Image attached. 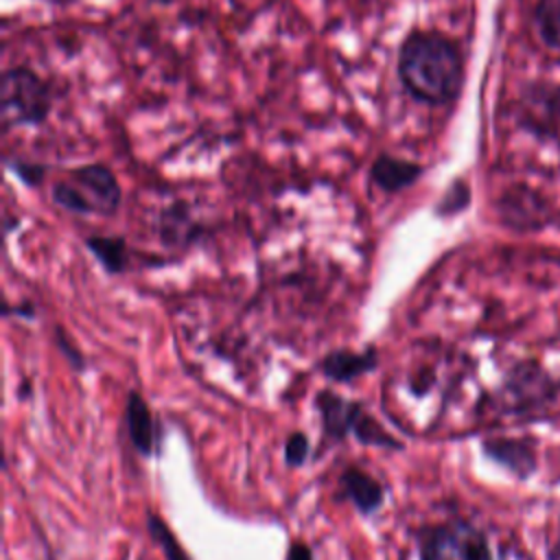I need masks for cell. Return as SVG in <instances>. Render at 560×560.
<instances>
[{"label":"cell","mask_w":560,"mask_h":560,"mask_svg":"<svg viewBox=\"0 0 560 560\" xmlns=\"http://www.w3.org/2000/svg\"><path fill=\"white\" fill-rule=\"evenodd\" d=\"M287 560H313V551L306 542L295 540L287 551Z\"/></svg>","instance_id":"17"},{"label":"cell","mask_w":560,"mask_h":560,"mask_svg":"<svg viewBox=\"0 0 560 560\" xmlns=\"http://www.w3.org/2000/svg\"><path fill=\"white\" fill-rule=\"evenodd\" d=\"M55 337H57V346H59V350L66 354V359H68L77 370H83V365H85L83 354L74 348L72 339H68V337L63 335V330H61V328H57V330H55Z\"/></svg>","instance_id":"16"},{"label":"cell","mask_w":560,"mask_h":560,"mask_svg":"<svg viewBox=\"0 0 560 560\" xmlns=\"http://www.w3.org/2000/svg\"><path fill=\"white\" fill-rule=\"evenodd\" d=\"M420 177V166L394 155H381L372 164V179L387 192H396Z\"/></svg>","instance_id":"9"},{"label":"cell","mask_w":560,"mask_h":560,"mask_svg":"<svg viewBox=\"0 0 560 560\" xmlns=\"http://www.w3.org/2000/svg\"><path fill=\"white\" fill-rule=\"evenodd\" d=\"M125 424L131 444L138 453L151 455L155 451L158 438H155V420L151 416V409L147 400L138 392H129L125 400Z\"/></svg>","instance_id":"6"},{"label":"cell","mask_w":560,"mask_h":560,"mask_svg":"<svg viewBox=\"0 0 560 560\" xmlns=\"http://www.w3.org/2000/svg\"><path fill=\"white\" fill-rule=\"evenodd\" d=\"M486 455L497 459L499 464L508 466L516 475H527L534 468V455L529 446L516 440H490L483 444Z\"/></svg>","instance_id":"10"},{"label":"cell","mask_w":560,"mask_h":560,"mask_svg":"<svg viewBox=\"0 0 560 560\" xmlns=\"http://www.w3.org/2000/svg\"><path fill=\"white\" fill-rule=\"evenodd\" d=\"M0 107L4 125L39 122L50 109V92L28 68H11L2 74Z\"/></svg>","instance_id":"3"},{"label":"cell","mask_w":560,"mask_h":560,"mask_svg":"<svg viewBox=\"0 0 560 560\" xmlns=\"http://www.w3.org/2000/svg\"><path fill=\"white\" fill-rule=\"evenodd\" d=\"M341 488L354 508L363 514H372L383 505V486L365 470L348 466L341 472Z\"/></svg>","instance_id":"7"},{"label":"cell","mask_w":560,"mask_h":560,"mask_svg":"<svg viewBox=\"0 0 560 560\" xmlns=\"http://www.w3.org/2000/svg\"><path fill=\"white\" fill-rule=\"evenodd\" d=\"M147 525H149V532H151L153 540L162 547L166 560H190V558L186 556L184 547L179 545V540L175 538V534L171 532V527H168L158 514H149Z\"/></svg>","instance_id":"14"},{"label":"cell","mask_w":560,"mask_h":560,"mask_svg":"<svg viewBox=\"0 0 560 560\" xmlns=\"http://www.w3.org/2000/svg\"><path fill=\"white\" fill-rule=\"evenodd\" d=\"M352 435L361 442V444H368V446H383V448H394L398 451L400 448V442L396 438H392L370 413L361 411L354 429H352Z\"/></svg>","instance_id":"13"},{"label":"cell","mask_w":560,"mask_h":560,"mask_svg":"<svg viewBox=\"0 0 560 560\" xmlns=\"http://www.w3.org/2000/svg\"><path fill=\"white\" fill-rule=\"evenodd\" d=\"M15 171L28 182V184H35L42 179V168L39 166H31V168H24V164H15Z\"/></svg>","instance_id":"18"},{"label":"cell","mask_w":560,"mask_h":560,"mask_svg":"<svg viewBox=\"0 0 560 560\" xmlns=\"http://www.w3.org/2000/svg\"><path fill=\"white\" fill-rule=\"evenodd\" d=\"M398 74L416 98L442 105L459 94L464 63L457 46L444 35L413 31L400 46Z\"/></svg>","instance_id":"1"},{"label":"cell","mask_w":560,"mask_h":560,"mask_svg":"<svg viewBox=\"0 0 560 560\" xmlns=\"http://www.w3.org/2000/svg\"><path fill=\"white\" fill-rule=\"evenodd\" d=\"M420 560H492L479 529L466 521H448L420 538Z\"/></svg>","instance_id":"4"},{"label":"cell","mask_w":560,"mask_h":560,"mask_svg":"<svg viewBox=\"0 0 560 560\" xmlns=\"http://www.w3.org/2000/svg\"><path fill=\"white\" fill-rule=\"evenodd\" d=\"M52 199L77 214H112L120 203V186L109 168L88 164L52 186Z\"/></svg>","instance_id":"2"},{"label":"cell","mask_w":560,"mask_h":560,"mask_svg":"<svg viewBox=\"0 0 560 560\" xmlns=\"http://www.w3.org/2000/svg\"><path fill=\"white\" fill-rule=\"evenodd\" d=\"M376 350L374 348H368L363 352H352V350H335L330 354L324 357L322 361V372L332 378V381H339V383H346V381H352L370 370L376 368Z\"/></svg>","instance_id":"8"},{"label":"cell","mask_w":560,"mask_h":560,"mask_svg":"<svg viewBox=\"0 0 560 560\" xmlns=\"http://www.w3.org/2000/svg\"><path fill=\"white\" fill-rule=\"evenodd\" d=\"M308 451H311V444H308V438L302 431L291 433L284 442V459L291 466L304 464L306 457H308Z\"/></svg>","instance_id":"15"},{"label":"cell","mask_w":560,"mask_h":560,"mask_svg":"<svg viewBox=\"0 0 560 560\" xmlns=\"http://www.w3.org/2000/svg\"><path fill=\"white\" fill-rule=\"evenodd\" d=\"M534 22L540 39L549 48L560 50V0H538Z\"/></svg>","instance_id":"12"},{"label":"cell","mask_w":560,"mask_h":560,"mask_svg":"<svg viewBox=\"0 0 560 560\" xmlns=\"http://www.w3.org/2000/svg\"><path fill=\"white\" fill-rule=\"evenodd\" d=\"M315 407L319 409L324 431L335 440H341V438L350 435L359 416H361V411H363V407L359 402L341 398L339 394L328 392V389L317 394Z\"/></svg>","instance_id":"5"},{"label":"cell","mask_w":560,"mask_h":560,"mask_svg":"<svg viewBox=\"0 0 560 560\" xmlns=\"http://www.w3.org/2000/svg\"><path fill=\"white\" fill-rule=\"evenodd\" d=\"M85 245L92 249L96 260L105 267L109 273H120L127 265V247L122 238L116 236H92L85 241Z\"/></svg>","instance_id":"11"}]
</instances>
